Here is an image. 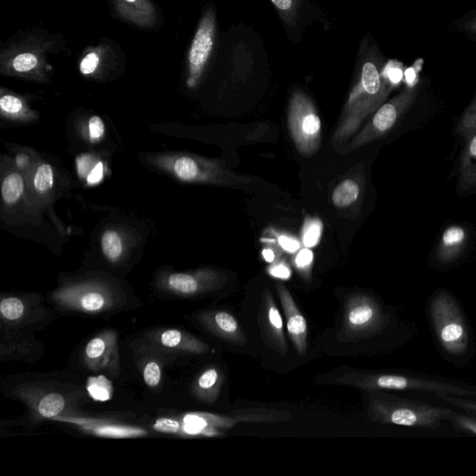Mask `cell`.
I'll list each match as a JSON object with an SVG mask.
<instances>
[{"label": "cell", "mask_w": 476, "mask_h": 476, "mask_svg": "<svg viewBox=\"0 0 476 476\" xmlns=\"http://www.w3.org/2000/svg\"><path fill=\"white\" fill-rule=\"evenodd\" d=\"M469 136L466 148V157L470 160H476V132L472 133Z\"/></svg>", "instance_id": "44"}, {"label": "cell", "mask_w": 476, "mask_h": 476, "mask_svg": "<svg viewBox=\"0 0 476 476\" xmlns=\"http://www.w3.org/2000/svg\"><path fill=\"white\" fill-rule=\"evenodd\" d=\"M105 133V125L98 116H91L89 121V135L93 141H99Z\"/></svg>", "instance_id": "38"}, {"label": "cell", "mask_w": 476, "mask_h": 476, "mask_svg": "<svg viewBox=\"0 0 476 476\" xmlns=\"http://www.w3.org/2000/svg\"><path fill=\"white\" fill-rule=\"evenodd\" d=\"M58 300L63 305L85 312H100L107 305V297L97 289L74 288L66 289L58 295Z\"/></svg>", "instance_id": "17"}, {"label": "cell", "mask_w": 476, "mask_h": 476, "mask_svg": "<svg viewBox=\"0 0 476 476\" xmlns=\"http://www.w3.org/2000/svg\"><path fill=\"white\" fill-rule=\"evenodd\" d=\"M261 327L267 345L285 356L288 353V344L284 332L283 319L268 289H264L261 300Z\"/></svg>", "instance_id": "12"}, {"label": "cell", "mask_w": 476, "mask_h": 476, "mask_svg": "<svg viewBox=\"0 0 476 476\" xmlns=\"http://www.w3.org/2000/svg\"><path fill=\"white\" fill-rule=\"evenodd\" d=\"M65 399L59 394H49L38 404V412L45 417H56L65 408Z\"/></svg>", "instance_id": "28"}, {"label": "cell", "mask_w": 476, "mask_h": 476, "mask_svg": "<svg viewBox=\"0 0 476 476\" xmlns=\"http://www.w3.org/2000/svg\"><path fill=\"white\" fill-rule=\"evenodd\" d=\"M419 91L417 89L408 88L399 95L394 97L391 101L381 105L371 121L363 128L358 135L353 137L350 143H347V148L344 153H350L358 149L359 147L366 146L367 144L378 140L390 132L397 123L398 121L406 111L413 105Z\"/></svg>", "instance_id": "9"}, {"label": "cell", "mask_w": 476, "mask_h": 476, "mask_svg": "<svg viewBox=\"0 0 476 476\" xmlns=\"http://www.w3.org/2000/svg\"><path fill=\"white\" fill-rule=\"evenodd\" d=\"M387 322L386 314L374 298L352 295L345 302L341 334L350 339L369 338L383 330Z\"/></svg>", "instance_id": "8"}, {"label": "cell", "mask_w": 476, "mask_h": 476, "mask_svg": "<svg viewBox=\"0 0 476 476\" xmlns=\"http://www.w3.org/2000/svg\"><path fill=\"white\" fill-rule=\"evenodd\" d=\"M113 9L122 20L143 29H153L158 23L157 7L152 0H113Z\"/></svg>", "instance_id": "15"}, {"label": "cell", "mask_w": 476, "mask_h": 476, "mask_svg": "<svg viewBox=\"0 0 476 476\" xmlns=\"http://www.w3.org/2000/svg\"><path fill=\"white\" fill-rule=\"evenodd\" d=\"M436 397L451 404V405L456 406V408L464 409V410L467 411L476 412V401L464 399V398L447 394H438L436 395Z\"/></svg>", "instance_id": "37"}, {"label": "cell", "mask_w": 476, "mask_h": 476, "mask_svg": "<svg viewBox=\"0 0 476 476\" xmlns=\"http://www.w3.org/2000/svg\"><path fill=\"white\" fill-rule=\"evenodd\" d=\"M335 383L367 392L417 391L434 395L476 397V388L473 387L397 373H367L352 370L341 373L335 378Z\"/></svg>", "instance_id": "4"}, {"label": "cell", "mask_w": 476, "mask_h": 476, "mask_svg": "<svg viewBox=\"0 0 476 476\" xmlns=\"http://www.w3.org/2000/svg\"><path fill=\"white\" fill-rule=\"evenodd\" d=\"M54 185V172L49 164L38 167L34 177V186L38 193L48 194Z\"/></svg>", "instance_id": "27"}, {"label": "cell", "mask_w": 476, "mask_h": 476, "mask_svg": "<svg viewBox=\"0 0 476 476\" xmlns=\"http://www.w3.org/2000/svg\"><path fill=\"white\" fill-rule=\"evenodd\" d=\"M161 344L169 348H180L191 353H204L210 351V347L188 334L181 331L169 330L161 335Z\"/></svg>", "instance_id": "21"}, {"label": "cell", "mask_w": 476, "mask_h": 476, "mask_svg": "<svg viewBox=\"0 0 476 476\" xmlns=\"http://www.w3.org/2000/svg\"><path fill=\"white\" fill-rule=\"evenodd\" d=\"M459 130L467 136L476 132V100L465 113L459 125Z\"/></svg>", "instance_id": "36"}, {"label": "cell", "mask_w": 476, "mask_h": 476, "mask_svg": "<svg viewBox=\"0 0 476 476\" xmlns=\"http://www.w3.org/2000/svg\"><path fill=\"white\" fill-rule=\"evenodd\" d=\"M202 321L208 330L224 341L238 346L247 344L246 335L238 320L228 312H210L204 314Z\"/></svg>", "instance_id": "16"}, {"label": "cell", "mask_w": 476, "mask_h": 476, "mask_svg": "<svg viewBox=\"0 0 476 476\" xmlns=\"http://www.w3.org/2000/svg\"><path fill=\"white\" fill-rule=\"evenodd\" d=\"M277 291L286 319V330L292 344L300 356L307 351L308 325L291 292L284 284H277Z\"/></svg>", "instance_id": "13"}, {"label": "cell", "mask_w": 476, "mask_h": 476, "mask_svg": "<svg viewBox=\"0 0 476 476\" xmlns=\"http://www.w3.org/2000/svg\"><path fill=\"white\" fill-rule=\"evenodd\" d=\"M467 29L469 31L473 33H476V18L470 21L469 24H467Z\"/></svg>", "instance_id": "49"}, {"label": "cell", "mask_w": 476, "mask_h": 476, "mask_svg": "<svg viewBox=\"0 0 476 476\" xmlns=\"http://www.w3.org/2000/svg\"><path fill=\"white\" fill-rule=\"evenodd\" d=\"M263 256L264 260H266L267 261V263H275V252H272V249H264L263 252Z\"/></svg>", "instance_id": "47"}, {"label": "cell", "mask_w": 476, "mask_h": 476, "mask_svg": "<svg viewBox=\"0 0 476 476\" xmlns=\"http://www.w3.org/2000/svg\"><path fill=\"white\" fill-rule=\"evenodd\" d=\"M278 242H279L281 247L289 253L296 252L300 247L299 241L296 240V239L289 238V236H280L279 238H278Z\"/></svg>", "instance_id": "42"}, {"label": "cell", "mask_w": 476, "mask_h": 476, "mask_svg": "<svg viewBox=\"0 0 476 476\" xmlns=\"http://www.w3.org/2000/svg\"><path fill=\"white\" fill-rule=\"evenodd\" d=\"M450 422H452L453 427L456 430L476 436V417L454 412Z\"/></svg>", "instance_id": "33"}, {"label": "cell", "mask_w": 476, "mask_h": 476, "mask_svg": "<svg viewBox=\"0 0 476 476\" xmlns=\"http://www.w3.org/2000/svg\"><path fill=\"white\" fill-rule=\"evenodd\" d=\"M430 314L440 345L452 355H461L469 346V332L461 309L454 298L440 292L431 300Z\"/></svg>", "instance_id": "6"}, {"label": "cell", "mask_w": 476, "mask_h": 476, "mask_svg": "<svg viewBox=\"0 0 476 476\" xmlns=\"http://www.w3.org/2000/svg\"><path fill=\"white\" fill-rule=\"evenodd\" d=\"M229 416L233 417L238 424H277L292 419V414L289 411L267 408L236 409L230 412Z\"/></svg>", "instance_id": "18"}, {"label": "cell", "mask_w": 476, "mask_h": 476, "mask_svg": "<svg viewBox=\"0 0 476 476\" xmlns=\"http://www.w3.org/2000/svg\"><path fill=\"white\" fill-rule=\"evenodd\" d=\"M323 224L319 219L309 218L303 227L302 242L308 249L316 247L321 238Z\"/></svg>", "instance_id": "30"}, {"label": "cell", "mask_w": 476, "mask_h": 476, "mask_svg": "<svg viewBox=\"0 0 476 476\" xmlns=\"http://www.w3.org/2000/svg\"><path fill=\"white\" fill-rule=\"evenodd\" d=\"M381 75H383L384 79H385L392 87H395V86L399 84L401 80L403 79L402 65L395 62V61H390V62L381 69Z\"/></svg>", "instance_id": "34"}, {"label": "cell", "mask_w": 476, "mask_h": 476, "mask_svg": "<svg viewBox=\"0 0 476 476\" xmlns=\"http://www.w3.org/2000/svg\"><path fill=\"white\" fill-rule=\"evenodd\" d=\"M222 383H224V377L219 369L213 367V369L206 370L197 381V389H199L200 397L206 402L215 403L221 392Z\"/></svg>", "instance_id": "22"}, {"label": "cell", "mask_w": 476, "mask_h": 476, "mask_svg": "<svg viewBox=\"0 0 476 476\" xmlns=\"http://www.w3.org/2000/svg\"><path fill=\"white\" fill-rule=\"evenodd\" d=\"M466 239V233L463 228L451 227L445 231L442 236L441 244L437 250V259L441 263H450L461 252Z\"/></svg>", "instance_id": "19"}, {"label": "cell", "mask_w": 476, "mask_h": 476, "mask_svg": "<svg viewBox=\"0 0 476 476\" xmlns=\"http://www.w3.org/2000/svg\"><path fill=\"white\" fill-rule=\"evenodd\" d=\"M59 45V38L45 33H30L19 38L2 49L0 72L4 76L44 82L52 70L48 63L49 54L57 52Z\"/></svg>", "instance_id": "3"}, {"label": "cell", "mask_w": 476, "mask_h": 476, "mask_svg": "<svg viewBox=\"0 0 476 476\" xmlns=\"http://www.w3.org/2000/svg\"><path fill=\"white\" fill-rule=\"evenodd\" d=\"M24 182L23 177L17 172L8 175L2 183V199L6 205H13L23 196Z\"/></svg>", "instance_id": "24"}, {"label": "cell", "mask_w": 476, "mask_h": 476, "mask_svg": "<svg viewBox=\"0 0 476 476\" xmlns=\"http://www.w3.org/2000/svg\"><path fill=\"white\" fill-rule=\"evenodd\" d=\"M360 186L352 179L339 183L332 194V202L337 208H346L353 204L360 196Z\"/></svg>", "instance_id": "23"}, {"label": "cell", "mask_w": 476, "mask_h": 476, "mask_svg": "<svg viewBox=\"0 0 476 476\" xmlns=\"http://www.w3.org/2000/svg\"><path fill=\"white\" fill-rule=\"evenodd\" d=\"M108 344L102 337L91 339L86 347V356L89 360H98L107 353Z\"/></svg>", "instance_id": "35"}, {"label": "cell", "mask_w": 476, "mask_h": 476, "mask_svg": "<svg viewBox=\"0 0 476 476\" xmlns=\"http://www.w3.org/2000/svg\"><path fill=\"white\" fill-rule=\"evenodd\" d=\"M269 275L271 277L281 280H288L291 277V270L288 264L279 261V263H272L268 268Z\"/></svg>", "instance_id": "40"}, {"label": "cell", "mask_w": 476, "mask_h": 476, "mask_svg": "<svg viewBox=\"0 0 476 476\" xmlns=\"http://www.w3.org/2000/svg\"><path fill=\"white\" fill-rule=\"evenodd\" d=\"M16 162H17L19 167H24L26 165L27 162H29V158H27L26 155H20L17 158V160H16Z\"/></svg>", "instance_id": "48"}, {"label": "cell", "mask_w": 476, "mask_h": 476, "mask_svg": "<svg viewBox=\"0 0 476 476\" xmlns=\"http://www.w3.org/2000/svg\"><path fill=\"white\" fill-rule=\"evenodd\" d=\"M216 34L215 13L208 9L199 22L187 55V79L190 89L196 88L207 68L214 49Z\"/></svg>", "instance_id": "10"}, {"label": "cell", "mask_w": 476, "mask_h": 476, "mask_svg": "<svg viewBox=\"0 0 476 476\" xmlns=\"http://www.w3.org/2000/svg\"><path fill=\"white\" fill-rule=\"evenodd\" d=\"M381 61L376 52H369L362 65L360 77L342 111L332 136L334 148L342 147L356 132L364 119L376 112L385 102L392 86L381 75Z\"/></svg>", "instance_id": "1"}, {"label": "cell", "mask_w": 476, "mask_h": 476, "mask_svg": "<svg viewBox=\"0 0 476 476\" xmlns=\"http://www.w3.org/2000/svg\"><path fill=\"white\" fill-rule=\"evenodd\" d=\"M102 253L111 263H116L123 252V244L121 236L116 231H105L102 236Z\"/></svg>", "instance_id": "25"}, {"label": "cell", "mask_w": 476, "mask_h": 476, "mask_svg": "<svg viewBox=\"0 0 476 476\" xmlns=\"http://www.w3.org/2000/svg\"><path fill=\"white\" fill-rule=\"evenodd\" d=\"M150 162L181 182L242 187L252 183L249 177L230 171L221 161L191 154L158 155Z\"/></svg>", "instance_id": "5"}, {"label": "cell", "mask_w": 476, "mask_h": 476, "mask_svg": "<svg viewBox=\"0 0 476 476\" xmlns=\"http://www.w3.org/2000/svg\"><path fill=\"white\" fill-rule=\"evenodd\" d=\"M0 109L5 115L10 116H19L27 113L23 100L10 93L2 94L0 98Z\"/></svg>", "instance_id": "29"}, {"label": "cell", "mask_w": 476, "mask_h": 476, "mask_svg": "<svg viewBox=\"0 0 476 476\" xmlns=\"http://www.w3.org/2000/svg\"><path fill=\"white\" fill-rule=\"evenodd\" d=\"M0 312L5 319L15 321L23 316L24 305L17 298H8L0 303Z\"/></svg>", "instance_id": "31"}, {"label": "cell", "mask_w": 476, "mask_h": 476, "mask_svg": "<svg viewBox=\"0 0 476 476\" xmlns=\"http://www.w3.org/2000/svg\"><path fill=\"white\" fill-rule=\"evenodd\" d=\"M313 252L308 247L300 249L296 258H295V266H296L298 271L307 281L311 279V267L312 264H313Z\"/></svg>", "instance_id": "32"}, {"label": "cell", "mask_w": 476, "mask_h": 476, "mask_svg": "<svg viewBox=\"0 0 476 476\" xmlns=\"http://www.w3.org/2000/svg\"><path fill=\"white\" fill-rule=\"evenodd\" d=\"M87 389L93 399L107 401L112 397V384L104 376L89 378Z\"/></svg>", "instance_id": "26"}, {"label": "cell", "mask_w": 476, "mask_h": 476, "mask_svg": "<svg viewBox=\"0 0 476 476\" xmlns=\"http://www.w3.org/2000/svg\"><path fill=\"white\" fill-rule=\"evenodd\" d=\"M272 4L280 10L284 15L291 16L295 10L294 0H271Z\"/></svg>", "instance_id": "43"}, {"label": "cell", "mask_w": 476, "mask_h": 476, "mask_svg": "<svg viewBox=\"0 0 476 476\" xmlns=\"http://www.w3.org/2000/svg\"><path fill=\"white\" fill-rule=\"evenodd\" d=\"M121 63H125V57L121 49L112 44L102 43L83 52L79 68L82 76L98 77L116 70Z\"/></svg>", "instance_id": "11"}, {"label": "cell", "mask_w": 476, "mask_h": 476, "mask_svg": "<svg viewBox=\"0 0 476 476\" xmlns=\"http://www.w3.org/2000/svg\"><path fill=\"white\" fill-rule=\"evenodd\" d=\"M72 422L82 426L86 430L102 436L115 437V438H125V437H135L144 436L146 431L141 429L129 427V426L108 424L87 420H73Z\"/></svg>", "instance_id": "20"}, {"label": "cell", "mask_w": 476, "mask_h": 476, "mask_svg": "<svg viewBox=\"0 0 476 476\" xmlns=\"http://www.w3.org/2000/svg\"><path fill=\"white\" fill-rule=\"evenodd\" d=\"M154 428L161 433H175L180 431L181 424L177 420L164 417L155 422Z\"/></svg>", "instance_id": "41"}, {"label": "cell", "mask_w": 476, "mask_h": 476, "mask_svg": "<svg viewBox=\"0 0 476 476\" xmlns=\"http://www.w3.org/2000/svg\"><path fill=\"white\" fill-rule=\"evenodd\" d=\"M144 381L150 387H157L161 380V371L160 366L157 363H149L146 364L144 371Z\"/></svg>", "instance_id": "39"}, {"label": "cell", "mask_w": 476, "mask_h": 476, "mask_svg": "<svg viewBox=\"0 0 476 476\" xmlns=\"http://www.w3.org/2000/svg\"><path fill=\"white\" fill-rule=\"evenodd\" d=\"M288 125L300 154L310 157L321 144V121L314 102L302 91H295L289 101Z\"/></svg>", "instance_id": "7"}, {"label": "cell", "mask_w": 476, "mask_h": 476, "mask_svg": "<svg viewBox=\"0 0 476 476\" xmlns=\"http://www.w3.org/2000/svg\"><path fill=\"white\" fill-rule=\"evenodd\" d=\"M227 277L222 272L206 269L196 274H174L169 275L168 285L171 291L182 295H196L201 292L222 289Z\"/></svg>", "instance_id": "14"}, {"label": "cell", "mask_w": 476, "mask_h": 476, "mask_svg": "<svg viewBox=\"0 0 476 476\" xmlns=\"http://www.w3.org/2000/svg\"><path fill=\"white\" fill-rule=\"evenodd\" d=\"M367 415L369 420L381 425L434 429L450 420L454 411L427 404L405 399L381 391L369 394Z\"/></svg>", "instance_id": "2"}, {"label": "cell", "mask_w": 476, "mask_h": 476, "mask_svg": "<svg viewBox=\"0 0 476 476\" xmlns=\"http://www.w3.org/2000/svg\"><path fill=\"white\" fill-rule=\"evenodd\" d=\"M406 82L408 83L409 88L415 87L417 83V72L416 69L410 68L406 69L405 72Z\"/></svg>", "instance_id": "46"}, {"label": "cell", "mask_w": 476, "mask_h": 476, "mask_svg": "<svg viewBox=\"0 0 476 476\" xmlns=\"http://www.w3.org/2000/svg\"><path fill=\"white\" fill-rule=\"evenodd\" d=\"M102 178V164L100 162L91 171V175H89L88 183L90 185L99 183Z\"/></svg>", "instance_id": "45"}]
</instances>
